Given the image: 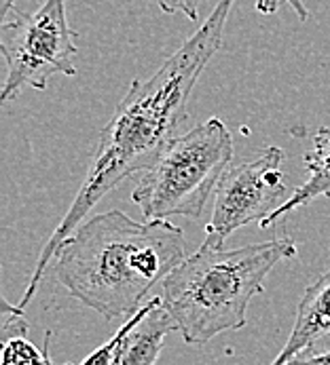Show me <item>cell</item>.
Wrapping results in <instances>:
<instances>
[{"label":"cell","mask_w":330,"mask_h":365,"mask_svg":"<svg viewBox=\"0 0 330 365\" xmlns=\"http://www.w3.org/2000/svg\"><path fill=\"white\" fill-rule=\"evenodd\" d=\"M15 11V0H0V15H2V21Z\"/></svg>","instance_id":"9a60e30c"},{"label":"cell","mask_w":330,"mask_h":365,"mask_svg":"<svg viewBox=\"0 0 330 365\" xmlns=\"http://www.w3.org/2000/svg\"><path fill=\"white\" fill-rule=\"evenodd\" d=\"M296 256L290 237L222 250L204 241L161 283V304L186 344H206L246 325L250 300L265 289L275 264Z\"/></svg>","instance_id":"3957f363"},{"label":"cell","mask_w":330,"mask_h":365,"mask_svg":"<svg viewBox=\"0 0 330 365\" xmlns=\"http://www.w3.org/2000/svg\"><path fill=\"white\" fill-rule=\"evenodd\" d=\"M286 365H330V338L309 346L307 351H303Z\"/></svg>","instance_id":"7c38bea8"},{"label":"cell","mask_w":330,"mask_h":365,"mask_svg":"<svg viewBox=\"0 0 330 365\" xmlns=\"http://www.w3.org/2000/svg\"><path fill=\"white\" fill-rule=\"evenodd\" d=\"M233 4L235 0H219L201 28L171 53L153 76L131 81L125 98L100 133L89 171L72 205L34 264V272L19 302L21 309L32 302L51 258L85 222L89 211L129 175L149 171L176 138V129L186 118V104L201 72L222 47L224 26Z\"/></svg>","instance_id":"6da1fadb"},{"label":"cell","mask_w":330,"mask_h":365,"mask_svg":"<svg viewBox=\"0 0 330 365\" xmlns=\"http://www.w3.org/2000/svg\"><path fill=\"white\" fill-rule=\"evenodd\" d=\"M303 165L309 171V178L296 190H292L290 199L281 207L259 224L261 228L274 226L277 220L286 217L294 209L309 205L316 199H330V125L318 129V133L314 135L311 150L303 157Z\"/></svg>","instance_id":"9c48e42d"},{"label":"cell","mask_w":330,"mask_h":365,"mask_svg":"<svg viewBox=\"0 0 330 365\" xmlns=\"http://www.w3.org/2000/svg\"><path fill=\"white\" fill-rule=\"evenodd\" d=\"M233 160V138L212 116L176 135L131 192L144 222L174 215L197 220Z\"/></svg>","instance_id":"277c9868"},{"label":"cell","mask_w":330,"mask_h":365,"mask_svg":"<svg viewBox=\"0 0 330 365\" xmlns=\"http://www.w3.org/2000/svg\"><path fill=\"white\" fill-rule=\"evenodd\" d=\"M326 338H330V268L305 289L296 307V319L290 338L271 365H286Z\"/></svg>","instance_id":"52a82bcc"},{"label":"cell","mask_w":330,"mask_h":365,"mask_svg":"<svg viewBox=\"0 0 330 365\" xmlns=\"http://www.w3.org/2000/svg\"><path fill=\"white\" fill-rule=\"evenodd\" d=\"M151 304H153V300H149V302H144V307L140 309V311H136V313L131 314L121 327H119V331L110 338L106 344H102L100 349H96L87 359H83V364L81 365H112L114 361V355H116V351H119V346H121V342H123V338L127 336V331L144 317V314L149 313V309H151Z\"/></svg>","instance_id":"8fae6325"},{"label":"cell","mask_w":330,"mask_h":365,"mask_svg":"<svg viewBox=\"0 0 330 365\" xmlns=\"http://www.w3.org/2000/svg\"><path fill=\"white\" fill-rule=\"evenodd\" d=\"M155 2L159 4V9L164 13H167V15L182 13L191 21L199 19V4H201V0H155Z\"/></svg>","instance_id":"4fadbf2b"},{"label":"cell","mask_w":330,"mask_h":365,"mask_svg":"<svg viewBox=\"0 0 330 365\" xmlns=\"http://www.w3.org/2000/svg\"><path fill=\"white\" fill-rule=\"evenodd\" d=\"M284 158L279 146H267L254 158L226 169L214 195L204 241L224 245V239L237 228L252 222L261 224L290 199L284 182Z\"/></svg>","instance_id":"8992f818"},{"label":"cell","mask_w":330,"mask_h":365,"mask_svg":"<svg viewBox=\"0 0 330 365\" xmlns=\"http://www.w3.org/2000/svg\"><path fill=\"white\" fill-rule=\"evenodd\" d=\"M0 53L6 61L2 102L26 87L45 91L54 74H76V34L66 15V0H45L34 13L13 11L0 28Z\"/></svg>","instance_id":"5b68a950"},{"label":"cell","mask_w":330,"mask_h":365,"mask_svg":"<svg viewBox=\"0 0 330 365\" xmlns=\"http://www.w3.org/2000/svg\"><path fill=\"white\" fill-rule=\"evenodd\" d=\"M186 260L180 226L136 222L123 211L85 220L55 254L57 281L104 319L134 314L157 283Z\"/></svg>","instance_id":"7a4b0ae2"},{"label":"cell","mask_w":330,"mask_h":365,"mask_svg":"<svg viewBox=\"0 0 330 365\" xmlns=\"http://www.w3.org/2000/svg\"><path fill=\"white\" fill-rule=\"evenodd\" d=\"M66 365H72V364H66Z\"/></svg>","instance_id":"2e32d148"},{"label":"cell","mask_w":330,"mask_h":365,"mask_svg":"<svg viewBox=\"0 0 330 365\" xmlns=\"http://www.w3.org/2000/svg\"><path fill=\"white\" fill-rule=\"evenodd\" d=\"M51 340V331L45 334V351L34 346L26 336H13L2 340L0 349V365H54L47 351Z\"/></svg>","instance_id":"30bf717a"},{"label":"cell","mask_w":330,"mask_h":365,"mask_svg":"<svg viewBox=\"0 0 330 365\" xmlns=\"http://www.w3.org/2000/svg\"><path fill=\"white\" fill-rule=\"evenodd\" d=\"M279 4L292 6L301 21H307L309 19V11L305 6V0H256V11L263 13V15H271V13H275L279 9Z\"/></svg>","instance_id":"5bb4252c"},{"label":"cell","mask_w":330,"mask_h":365,"mask_svg":"<svg viewBox=\"0 0 330 365\" xmlns=\"http://www.w3.org/2000/svg\"><path fill=\"white\" fill-rule=\"evenodd\" d=\"M169 331H176V325L165 313L161 298H153L149 313L123 338L112 365H155Z\"/></svg>","instance_id":"ba28073f"}]
</instances>
